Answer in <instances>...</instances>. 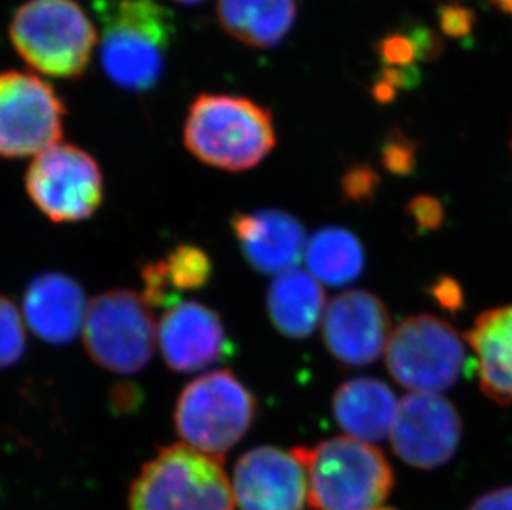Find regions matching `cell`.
<instances>
[{"label": "cell", "mask_w": 512, "mask_h": 510, "mask_svg": "<svg viewBox=\"0 0 512 510\" xmlns=\"http://www.w3.org/2000/svg\"><path fill=\"white\" fill-rule=\"evenodd\" d=\"M345 189H347V193L350 194L353 199L368 196L373 189L370 173H368V171H355L352 176H348Z\"/></svg>", "instance_id": "obj_27"}, {"label": "cell", "mask_w": 512, "mask_h": 510, "mask_svg": "<svg viewBox=\"0 0 512 510\" xmlns=\"http://www.w3.org/2000/svg\"><path fill=\"white\" fill-rule=\"evenodd\" d=\"M213 262L201 247L181 244L165 260L145 265L143 299L150 307L168 308L179 304V292H194L209 284Z\"/></svg>", "instance_id": "obj_21"}, {"label": "cell", "mask_w": 512, "mask_h": 510, "mask_svg": "<svg viewBox=\"0 0 512 510\" xmlns=\"http://www.w3.org/2000/svg\"><path fill=\"white\" fill-rule=\"evenodd\" d=\"M219 24L241 44L271 49L289 35L297 19L295 0H218Z\"/></svg>", "instance_id": "obj_20"}, {"label": "cell", "mask_w": 512, "mask_h": 510, "mask_svg": "<svg viewBox=\"0 0 512 510\" xmlns=\"http://www.w3.org/2000/svg\"><path fill=\"white\" fill-rule=\"evenodd\" d=\"M67 108L35 73H0V156H37L60 143Z\"/></svg>", "instance_id": "obj_10"}, {"label": "cell", "mask_w": 512, "mask_h": 510, "mask_svg": "<svg viewBox=\"0 0 512 510\" xmlns=\"http://www.w3.org/2000/svg\"><path fill=\"white\" fill-rule=\"evenodd\" d=\"M469 510H512V486L486 492L473 502Z\"/></svg>", "instance_id": "obj_26"}, {"label": "cell", "mask_w": 512, "mask_h": 510, "mask_svg": "<svg viewBox=\"0 0 512 510\" xmlns=\"http://www.w3.org/2000/svg\"><path fill=\"white\" fill-rule=\"evenodd\" d=\"M488 2L496 5V7H499V9L503 10V12L512 14V0H488Z\"/></svg>", "instance_id": "obj_28"}, {"label": "cell", "mask_w": 512, "mask_h": 510, "mask_svg": "<svg viewBox=\"0 0 512 510\" xmlns=\"http://www.w3.org/2000/svg\"><path fill=\"white\" fill-rule=\"evenodd\" d=\"M307 472L315 510H382L393 489L385 454L360 439L337 436L310 448H294Z\"/></svg>", "instance_id": "obj_3"}, {"label": "cell", "mask_w": 512, "mask_h": 510, "mask_svg": "<svg viewBox=\"0 0 512 510\" xmlns=\"http://www.w3.org/2000/svg\"><path fill=\"white\" fill-rule=\"evenodd\" d=\"M400 401L392 388L377 378H352L332 396V413L350 438L375 443L390 436Z\"/></svg>", "instance_id": "obj_18"}, {"label": "cell", "mask_w": 512, "mask_h": 510, "mask_svg": "<svg viewBox=\"0 0 512 510\" xmlns=\"http://www.w3.org/2000/svg\"><path fill=\"white\" fill-rule=\"evenodd\" d=\"M256 396L232 371L216 370L184 386L176 408V433L189 448L223 459L251 429Z\"/></svg>", "instance_id": "obj_6"}, {"label": "cell", "mask_w": 512, "mask_h": 510, "mask_svg": "<svg viewBox=\"0 0 512 510\" xmlns=\"http://www.w3.org/2000/svg\"><path fill=\"white\" fill-rule=\"evenodd\" d=\"M83 343L97 365L118 375L143 370L155 353L151 307L133 290H110L88 304Z\"/></svg>", "instance_id": "obj_7"}, {"label": "cell", "mask_w": 512, "mask_h": 510, "mask_svg": "<svg viewBox=\"0 0 512 510\" xmlns=\"http://www.w3.org/2000/svg\"><path fill=\"white\" fill-rule=\"evenodd\" d=\"M231 486L239 510H304L309 501L307 472L294 449L247 451L234 466Z\"/></svg>", "instance_id": "obj_12"}, {"label": "cell", "mask_w": 512, "mask_h": 510, "mask_svg": "<svg viewBox=\"0 0 512 510\" xmlns=\"http://www.w3.org/2000/svg\"><path fill=\"white\" fill-rule=\"evenodd\" d=\"M161 357L176 373L206 370L232 352L219 313L194 300L168 308L156 328Z\"/></svg>", "instance_id": "obj_14"}, {"label": "cell", "mask_w": 512, "mask_h": 510, "mask_svg": "<svg viewBox=\"0 0 512 510\" xmlns=\"http://www.w3.org/2000/svg\"><path fill=\"white\" fill-rule=\"evenodd\" d=\"M82 285L62 272H45L25 290L24 317L30 330L50 345H65L82 332L87 317Z\"/></svg>", "instance_id": "obj_16"}, {"label": "cell", "mask_w": 512, "mask_h": 510, "mask_svg": "<svg viewBox=\"0 0 512 510\" xmlns=\"http://www.w3.org/2000/svg\"><path fill=\"white\" fill-rule=\"evenodd\" d=\"M305 264L320 284L348 285L362 275L365 251L362 242L343 227H324L307 239Z\"/></svg>", "instance_id": "obj_22"}, {"label": "cell", "mask_w": 512, "mask_h": 510, "mask_svg": "<svg viewBox=\"0 0 512 510\" xmlns=\"http://www.w3.org/2000/svg\"><path fill=\"white\" fill-rule=\"evenodd\" d=\"M466 345L476 358L484 395L498 405H512V305L481 313L466 333Z\"/></svg>", "instance_id": "obj_17"}, {"label": "cell", "mask_w": 512, "mask_h": 510, "mask_svg": "<svg viewBox=\"0 0 512 510\" xmlns=\"http://www.w3.org/2000/svg\"><path fill=\"white\" fill-rule=\"evenodd\" d=\"M25 189L44 216L62 224L92 217L105 193L97 159L67 143H57L34 156L25 173Z\"/></svg>", "instance_id": "obj_9"}, {"label": "cell", "mask_w": 512, "mask_h": 510, "mask_svg": "<svg viewBox=\"0 0 512 510\" xmlns=\"http://www.w3.org/2000/svg\"><path fill=\"white\" fill-rule=\"evenodd\" d=\"M461 436L463 421L451 401L435 393H410L401 398L388 438L408 466L436 469L455 456Z\"/></svg>", "instance_id": "obj_11"}, {"label": "cell", "mask_w": 512, "mask_h": 510, "mask_svg": "<svg viewBox=\"0 0 512 510\" xmlns=\"http://www.w3.org/2000/svg\"><path fill=\"white\" fill-rule=\"evenodd\" d=\"M433 297L446 310L455 312L458 308L463 307V290L459 287L458 282L450 277H443L436 282Z\"/></svg>", "instance_id": "obj_25"}, {"label": "cell", "mask_w": 512, "mask_h": 510, "mask_svg": "<svg viewBox=\"0 0 512 510\" xmlns=\"http://www.w3.org/2000/svg\"><path fill=\"white\" fill-rule=\"evenodd\" d=\"M330 355L342 365H372L392 335L387 305L367 290H347L330 300L322 318Z\"/></svg>", "instance_id": "obj_13"}, {"label": "cell", "mask_w": 512, "mask_h": 510, "mask_svg": "<svg viewBox=\"0 0 512 510\" xmlns=\"http://www.w3.org/2000/svg\"><path fill=\"white\" fill-rule=\"evenodd\" d=\"M232 232L247 264L262 274L279 275L294 269L304 257L302 222L281 209L239 212L231 219Z\"/></svg>", "instance_id": "obj_15"}, {"label": "cell", "mask_w": 512, "mask_h": 510, "mask_svg": "<svg viewBox=\"0 0 512 510\" xmlns=\"http://www.w3.org/2000/svg\"><path fill=\"white\" fill-rule=\"evenodd\" d=\"M100 62L116 87L148 92L160 83L176 35L173 12L156 0H97Z\"/></svg>", "instance_id": "obj_1"}, {"label": "cell", "mask_w": 512, "mask_h": 510, "mask_svg": "<svg viewBox=\"0 0 512 510\" xmlns=\"http://www.w3.org/2000/svg\"><path fill=\"white\" fill-rule=\"evenodd\" d=\"M174 2H178V4L183 5H196L201 4V2H204V0H174Z\"/></svg>", "instance_id": "obj_29"}, {"label": "cell", "mask_w": 512, "mask_h": 510, "mask_svg": "<svg viewBox=\"0 0 512 510\" xmlns=\"http://www.w3.org/2000/svg\"><path fill=\"white\" fill-rule=\"evenodd\" d=\"M184 146L213 168L239 173L256 168L276 146L271 111L249 98L203 93L189 106Z\"/></svg>", "instance_id": "obj_2"}, {"label": "cell", "mask_w": 512, "mask_h": 510, "mask_svg": "<svg viewBox=\"0 0 512 510\" xmlns=\"http://www.w3.org/2000/svg\"><path fill=\"white\" fill-rule=\"evenodd\" d=\"M27 347L24 320L7 297L0 295V370L19 363Z\"/></svg>", "instance_id": "obj_23"}, {"label": "cell", "mask_w": 512, "mask_h": 510, "mask_svg": "<svg viewBox=\"0 0 512 510\" xmlns=\"http://www.w3.org/2000/svg\"><path fill=\"white\" fill-rule=\"evenodd\" d=\"M388 371L411 393L448 390L466 366V345L443 318L420 313L403 320L388 340Z\"/></svg>", "instance_id": "obj_8"}, {"label": "cell", "mask_w": 512, "mask_h": 510, "mask_svg": "<svg viewBox=\"0 0 512 510\" xmlns=\"http://www.w3.org/2000/svg\"><path fill=\"white\" fill-rule=\"evenodd\" d=\"M223 459L186 444L161 448L141 467L128 494L130 510H234Z\"/></svg>", "instance_id": "obj_5"}, {"label": "cell", "mask_w": 512, "mask_h": 510, "mask_svg": "<svg viewBox=\"0 0 512 510\" xmlns=\"http://www.w3.org/2000/svg\"><path fill=\"white\" fill-rule=\"evenodd\" d=\"M9 35L27 65L54 78L82 77L98 45L95 25L75 0H27L15 10Z\"/></svg>", "instance_id": "obj_4"}, {"label": "cell", "mask_w": 512, "mask_h": 510, "mask_svg": "<svg viewBox=\"0 0 512 510\" xmlns=\"http://www.w3.org/2000/svg\"><path fill=\"white\" fill-rule=\"evenodd\" d=\"M266 305L277 332L294 340L310 337L327 308L322 284L309 270L299 267L276 275L267 290Z\"/></svg>", "instance_id": "obj_19"}, {"label": "cell", "mask_w": 512, "mask_h": 510, "mask_svg": "<svg viewBox=\"0 0 512 510\" xmlns=\"http://www.w3.org/2000/svg\"><path fill=\"white\" fill-rule=\"evenodd\" d=\"M410 214L420 229H436L443 221V209L431 198L415 199L410 204Z\"/></svg>", "instance_id": "obj_24"}]
</instances>
